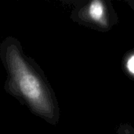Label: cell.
Returning a JSON list of instances; mask_svg holds the SVG:
<instances>
[{
    "label": "cell",
    "instance_id": "obj_1",
    "mask_svg": "<svg viewBox=\"0 0 134 134\" xmlns=\"http://www.w3.org/2000/svg\"><path fill=\"white\" fill-rule=\"evenodd\" d=\"M0 60L6 72L5 91L33 115L52 122L55 105L50 89L41 68L26 55L16 38L8 36L2 41Z\"/></svg>",
    "mask_w": 134,
    "mask_h": 134
},
{
    "label": "cell",
    "instance_id": "obj_2",
    "mask_svg": "<svg viewBox=\"0 0 134 134\" xmlns=\"http://www.w3.org/2000/svg\"><path fill=\"white\" fill-rule=\"evenodd\" d=\"M90 14L93 20H100L104 14V6L102 3L98 1H93L90 7Z\"/></svg>",
    "mask_w": 134,
    "mask_h": 134
},
{
    "label": "cell",
    "instance_id": "obj_3",
    "mask_svg": "<svg viewBox=\"0 0 134 134\" xmlns=\"http://www.w3.org/2000/svg\"><path fill=\"white\" fill-rule=\"evenodd\" d=\"M127 67H128V69L130 72L133 73L134 74V56H133L128 61V64H127Z\"/></svg>",
    "mask_w": 134,
    "mask_h": 134
}]
</instances>
